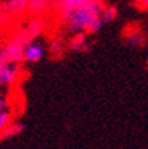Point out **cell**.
Returning a JSON list of instances; mask_svg holds the SVG:
<instances>
[{"label":"cell","mask_w":148,"mask_h":149,"mask_svg":"<svg viewBox=\"0 0 148 149\" xmlns=\"http://www.w3.org/2000/svg\"><path fill=\"white\" fill-rule=\"evenodd\" d=\"M104 3L98 0H89L88 3L80 6H67L62 5L61 13L67 24L68 30L74 33H86L93 34L99 31L104 21L101 18Z\"/></svg>","instance_id":"1"},{"label":"cell","mask_w":148,"mask_h":149,"mask_svg":"<svg viewBox=\"0 0 148 149\" xmlns=\"http://www.w3.org/2000/svg\"><path fill=\"white\" fill-rule=\"evenodd\" d=\"M25 36H16L9 43L0 50V58L11 61V62H21L24 59V47H25Z\"/></svg>","instance_id":"2"},{"label":"cell","mask_w":148,"mask_h":149,"mask_svg":"<svg viewBox=\"0 0 148 149\" xmlns=\"http://www.w3.org/2000/svg\"><path fill=\"white\" fill-rule=\"evenodd\" d=\"M19 77V68L16 62H11L0 58V84L2 86H11Z\"/></svg>","instance_id":"3"},{"label":"cell","mask_w":148,"mask_h":149,"mask_svg":"<svg viewBox=\"0 0 148 149\" xmlns=\"http://www.w3.org/2000/svg\"><path fill=\"white\" fill-rule=\"evenodd\" d=\"M45 55V47L39 43H28L24 47V61L27 62H39Z\"/></svg>","instance_id":"4"},{"label":"cell","mask_w":148,"mask_h":149,"mask_svg":"<svg viewBox=\"0 0 148 149\" xmlns=\"http://www.w3.org/2000/svg\"><path fill=\"white\" fill-rule=\"evenodd\" d=\"M5 8L9 13L21 15L28 9V0H5Z\"/></svg>","instance_id":"5"},{"label":"cell","mask_w":148,"mask_h":149,"mask_svg":"<svg viewBox=\"0 0 148 149\" xmlns=\"http://www.w3.org/2000/svg\"><path fill=\"white\" fill-rule=\"evenodd\" d=\"M49 9V0H28V12L33 15H41Z\"/></svg>","instance_id":"6"},{"label":"cell","mask_w":148,"mask_h":149,"mask_svg":"<svg viewBox=\"0 0 148 149\" xmlns=\"http://www.w3.org/2000/svg\"><path fill=\"white\" fill-rule=\"evenodd\" d=\"M126 40L133 46H144L145 45V36L141 30H132L128 36H126Z\"/></svg>","instance_id":"7"},{"label":"cell","mask_w":148,"mask_h":149,"mask_svg":"<svg viewBox=\"0 0 148 149\" xmlns=\"http://www.w3.org/2000/svg\"><path fill=\"white\" fill-rule=\"evenodd\" d=\"M84 34L86 33H77L71 41H70V47L73 50H83L84 46H86V37H84Z\"/></svg>","instance_id":"8"},{"label":"cell","mask_w":148,"mask_h":149,"mask_svg":"<svg viewBox=\"0 0 148 149\" xmlns=\"http://www.w3.org/2000/svg\"><path fill=\"white\" fill-rule=\"evenodd\" d=\"M21 132H22V125H21L19 123H11L6 129H3L2 132V137H9V136H15V134H19Z\"/></svg>","instance_id":"9"},{"label":"cell","mask_w":148,"mask_h":149,"mask_svg":"<svg viewBox=\"0 0 148 149\" xmlns=\"http://www.w3.org/2000/svg\"><path fill=\"white\" fill-rule=\"evenodd\" d=\"M101 18L104 22H111V21H114L117 18V9L114 6H104Z\"/></svg>","instance_id":"10"},{"label":"cell","mask_w":148,"mask_h":149,"mask_svg":"<svg viewBox=\"0 0 148 149\" xmlns=\"http://www.w3.org/2000/svg\"><path fill=\"white\" fill-rule=\"evenodd\" d=\"M41 31H43V24H41L40 19H33L31 22L28 24V27H27V33H28L31 37H36V36L40 34Z\"/></svg>","instance_id":"11"},{"label":"cell","mask_w":148,"mask_h":149,"mask_svg":"<svg viewBox=\"0 0 148 149\" xmlns=\"http://www.w3.org/2000/svg\"><path fill=\"white\" fill-rule=\"evenodd\" d=\"M11 123H12V114L8 109L0 112V132H2L3 129H6Z\"/></svg>","instance_id":"12"},{"label":"cell","mask_w":148,"mask_h":149,"mask_svg":"<svg viewBox=\"0 0 148 149\" xmlns=\"http://www.w3.org/2000/svg\"><path fill=\"white\" fill-rule=\"evenodd\" d=\"M88 2L89 0H64V5H67V6H80V5H84Z\"/></svg>","instance_id":"13"},{"label":"cell","mask_w":148,"mask_h":149,"mask_svg":"<svg viewBox=\"0 0 148 149\" xmlns=\"http://www.w3.org/2000/svg\"><path fill=\"white\" fill-rule=\"evenodd\" d=\"M136 8H139L141 10H148V0H136Z\"/></svg>","instance_id":"14"},{"label":"cell","mask_w":148,"mask_h":149,"mask_svg":"<svg viewBox=\"0 0 148 149\" xmlns=\"http://www.w3.org/2000/svg\"><path fill=\"white\" fill-rule=\"evenodd\" d=\"M59 49H62L61 41H53L52 46H51V50H52V52H55V53H58V52H59Z\"/></svg>","instance_id":"15"},{"label":"cell","mask_w":148,"mask_h":149,"mask_svg":"<svg viewBox=\"0 0 148 149\" xmlns=\"http://www.w3.org/2000/svg\"><path fill=\"white\" fill-rule=\"evenodd\" d=\"M5 109H8V103H6V100L3 97H0V112L5 111Z\"/></svg>","instance_id":"16"},{"label":"cell","mask_w":148,"mask_h":149,"mask_svg":"<svg viewBox=\"0 0 148 149\" xmlns=\"http://www.w3.org/2000/svg\"><path fill=\"white\" fill-rule=\"evenodd\" d=\"M55 2H64V0H55Z\"/></svg>","instance_id":"17"},{"label":"cell","mask_w":148,"mask_h":149,"mask_svg":"<svg viewBox=\"0 0 148 149\" xmlns=\"http://www.w3.org/2000/svg\"><path fill=\"white\" fill-rule=\"evenodd\" d=\"M98 2H102V3H104V2H105V0H98Z\"/></svg>","instance_id":"18"},{"label":"cell","mask_w":148,"mask_h":149,"mask_svg":"<svg viewBox=\"0 0 148 149\" xmlns=\"http://www.w3.org/2000/svg\"><path fill=\"white\" fill-rule=\"evenodd\" d=\"M147 63H148V61H147ZM147 67H148V65H147Z\"/></svg>","instance_id":"19"}]
</instances>
